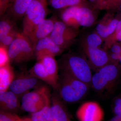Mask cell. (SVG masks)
<instances>
[{"label":"cell","instance_id":"cell-1","mask_svg":"<svg viewBox=\"0 0 121 121\" xmlns=\"http://www.w3.org/2000/svg\"><path fill=\"white\" fill-rule=\"evenodd\" d=\"M58 63L60 71L66 72L91 86L92 68L84 57L78 54L68 53L63 56Z\"/></svg>","mask_w":121,"mask_h":121},{"label":"cell","instance_id":"cell-2","mask_svg":"<svg viewBox=\"0 0 121 121\" xmlns=\"http://www.w3.org/2000/svg\"><path fill=\"white\" fill-rule=\"evenodd\" d=\"M90 86L69 74L60 71L56 91L63 101L74 103L85 97Z\"/></svg>","mask_w":121,"mask_h":121},{"label":"cell","instance_id":"cell-3","mask_svg":"<svg viewBox=\"0 0 121 121\" xmlns=\"http://www.w3.org/2000/svg\"><path fill=\"white\" fill-rule=\"evenodd\" d=\"M120 70L114 62H111L99 68L93 75L91 86L98 94L102 96L109 95L117 86Z\"/></svg>","mask_w":121,"mask_h":121},{"label":"cell","instance_id":"cell-4","mask_svg":"<svg viewBox=\"0 0 121 121\" xmlns=\"http://www.w3.org/2000/svg\"><path fill=\"white\" fill-rule=\"evenodd\" d=\"M10 62L19 64L28 62L35 56L34 47L28 37L19 33L8 48Z\"/></svg>","mask_w":121,"mask_h":121},{"label":"cell","instance_id":"cell-5","mask_svg":"<svg viewBox=\"0 0 121 121\" xmlns=\"http://www.w3.org/2000/svg\"><path fill=\"white\" fill-rule=\"evenodd\" d=\"M47 7L46 0H33L23 17V35L28 37L36 26L45 19Z\"/></svg>","mask_w":121,"mask_h":121},{"label":"cell","instance_id":"cell-6","mask_svg":"<svg viewBox=\"0 0 121 121\" xmlns=\"http://www.w3.org/2000/svg\"><path fill=\"white\" fill-rule=\"evenodd\" d=\"M51 97L48 87L46 86H41L22 96L21 108L26 112L31 113L35 112L51 102Z\"/></svg>","mask_w":121,"mask_h":121},{"label":"cell","instance_id":"cell-7","mask_svg":"<svg viewBox=\"0 0 121 121\" xmlns=\"http://www.w3.org/2000/svg\"><path fill=\"white\" fill-rule=\"evenodd\" d=\"M76 28L67 26L57 20L49 37L63 50L72 43L77 35Z\"/></svg>","mask_w":121,"mask_h":121},{"label":"cell","instance_id":"cell-8","mask_svg":"<svg viewBox=\"0 0 121 121\" xmlns=\"http://www.w3.org/2000/svg\"><path fill=\"white\" fill-rule=\"evenodd\" d=\"M40 86L39 79L27 72L15 76L9 89L19 98L29 92L31 89H36Z\"/></svg>","mask_w":121,"mask_h":121},{"label":"cell","instance_id":"cell-9","mask_svg":"<svg viewBox=\"0 0 121 121\" xmlns=\"http://www.w3.org/2000/svg\"><path fill=\"white\" fill-rule=\"evenodd\" d=\"M76 116L79 121H102L104 112L97 103L89 101L84 103L78 108Z\"/></svg>","mask_w":121,"mask_h":121},{"label":"cell","instance_id":"cell-10","mask_svg":"<svg viewBox=\"0 0 121 121\" xmlns=\"http://www.w3.org/2000/svg\"><path fill=\"white\" fill-rule=\"evenodd\" d=\"M34 47L35 56L38 61L44 56L58 55L63 51L49 36L39 40Z\"/></svg>","mask_w":121,"mask_h":121},{"label":"cell","instance_id":"cell-11","mask_svg":"<svg viewBox=\"0 0 121 121\" xmlns=\"http://www.w3.org/2000/svg\"><path fill=\"white\" fill-rule=\"evenodd\" d=\"M85 52L91 68L95 71L107 64L112 62L110 56L107 52L99 47H86Z\"/></svg>","mask_w":121,"mask_h":121},{"label":"cell","instance_id":"cell-12","mask_svg":"<svg viewBox=\"0 0 121 121\" xmlns=\"http://www.w3.org/2000/svg\"><path fill=\"white\" fill-rule=\"evenodd\" d=\"M48 121H71L58 91L54 90L51 97L50 117Z\"/></svg>","mask_w":121,"mask_h":121},{"label":"cell","instance_id":"cell-13","mask_svg":"<svg viewBox=\"0 0 121 121\" xmlns=\"http://www.w3.org/2000/svg\"><path fill=\"white\" fill-rule=\"evenodd\" d=\"M56 20V18L53 17L45 19L36 26L28 37L34 47L39 40L50 35Z\"/></svg>","mask_w":121,"mask_h":121},{"label":"cell","instance_id":"cell-14","mask_svg":"<svg viewBox=\"0 0 121 121\" xmlns=\"http://www.w3.org/2000/svg\"><path fill=\"white\" fill-rule=\"evenodd\" d=\"M33 0H13L5 14L15 22L23 17Z\"/></svg>","mask_w":121,"mask_h":121},{"label":"cell","instance_id":"cell-15","mask_svg":"<svg viewBox=\"0 0 121 121\" xmlns=\"http://www.w3.org/2000/svg\"><path fill=\"white\" fill-rule=\"evenodd\" d=\"M20 107L19 97L11 91L0 92V110L16 113Z\"/></svg>","mask_w":121,"mask_h":121},{"label":"cell","instance_id":"cell-16","mask_svg":"<svg viewBox=\"0 0 121 121\" xmlns=\"http://www.w3.org/2000/svg\"><path fill=\"white\" fill-rule=\"evenodd\" d=\"M40 60L42 62L46 68L48 75L54 84L55 90H56L59 78L58 62L55 59V56H44Z\"/></svg>","mask_w":121,"mask_h":121},{"label":"cell","instance_id":"cell-17","mask_svg":"<svg viewBox=\"0 0 121 121\" xmlns=\"http://www.w3.org/2000/svg\"><path fill=\"white\" fill-rule=\"evenodd\" d=\"M28 73L31 75L42 80L49 85L55 90L54 84L48 75L46 68L40 60H39L28 71Z\"/></svg>","mask_w":121,"mask_h":121},{"label":"cell","instance_id":"cell-18","mask_svg":"<svg viewBox=\"0 0 121 121\" xmlns=\"http://www.w3.org/2000/svg\"><path fill=\"white\" fill-rule=\"evenodd\" d=\"M15 76L9 63L0 67V92L8 91Z\"/></svg>","mask_w":121,"mask_h":121},{"label":"cell","instance_id":"cell-19","mask_svg":"<svg viewBox=\"0 0 121 121\" xmlns=\"http://www.w3.org/2000/svg\"><path fill=\"white\" fill-rule=\"evenodd\" d=\"M76 17L79 26L89 27L92 26L95 21L94 17L90 9L84 7H78Z\"/></svg>","mask_w":121,"mask_h":121},{"label":"cell","instance_id":"cell-20","mask_svg":"<svg viewBox=\"0 0 121 121\" xmlns=\"http://www.w3.org/2000/svg\"><path fill=\"white\" fill-rule=\"evenodd\" d=\"M77 6H71L66 9L63 12L61 15V18L64 23L67 26L77 29L78 25L76 17Z\"/></svg>","mask_w":121,"mask_h":121},{"label":"cell","instance_id":"cell-21","mask_svg":"<svg viewBox=\"0 0 121 121\" xmlns=\"http://www.w3.org/2000/svg\"><path fill=\"white\" fill-rule=\"evenodd\" d=\"M15 29V22L5 14L1 16L0 22V40Z\"/></svg>","mask_w":121,"mask_h":121},{"label":"cell","instance_id":"cell-22","mask_svg":"<svg viewBox=\"0 0 121 121\" xmlns=\"http://www.w3.org/2000/svg\"><path fill=\"white\" fill-rule=\"evenodd\" d=\"M51 107V102L40 110L32 113L29 117L24 118L27 121H48L50 117Z\"/></svg>","mask_w":121,"mask_h":121},{"label":"cell","instance_id":"cell-23","mask_svg":"<svg viewBox=\"0 0 121 121\" xmlns=\"http://www.w3.org/2000/svg\"><path fill=\"white\" fill-rule=\"evenodd\" d=\"M0 121H26L24 118L21 117L16 114V113L0 110Z\"/></svg>","mask_w":121,"mask_h":121},{"label":"cell","instance_id":"cell-24","mask_svg":"<svg viewBox=\"0 0 121 121\" xmlns=\"http://www.w3.org/2000/svg\"><path fill=\"white\" fill-rule=\"evenodd\" d=\"M102 40V38L97 33H92L87 37V47H99L101 44Z\"/></svg>","mask_w":121,"mask_h":121},{"label":"cell","instance_id":"cell-25","mask_svg":"<svg viewBox=\"0 0 121 121\" xmlns=\"http://www.w3.org/2000/svg\"><path fill=\"white\" fill-rule=\"evenodd\" d=\"M19 33V32H18L16 29L13 30L4 38L0 40L1 46L8 48L9 46L16 39Z\"/></svg>","mask_w":121,"mask_h":121},{"label":"cell","instance_id":"cell-26","mask_svg":"<svg viewBox=\"0 0 121 121\" xmlns=\"http://www.w3.org/2000/svg\"><path fill=\"white\" fill-rule=\"evenodd\" d=\"M8 48L2 46L0 47V67L7 65L10 63Z\"/></svg>","mask_w":121,"mask_h":121},{"label":"cell","instance_id":"cell-27","mask_svg":"<svg viewBox=\"0 0 121 121\" xmlns=\"http://www.w3.org/2000/svg\"><path fill=\"white\" fill-rule=\"evenodd\" d=\"M96 30L97 33L101 38H106L110 35L107 25L99 24L96 27Z\"/></svg>","mask_w":121,"mask_h":121},{"label":"cell","instance_id":"cell-28","mask_svg":"<svg viewBox=\"0 0 121 121\" xmlns=\"http://www.w3.org/2000/svg\"><path fill=\"white\" fill-rule=\"evenodd\" d=\"M71 0H51V5L54 8H62L67 6H70Z\"/></svg>","mask_w":121,"mask_h":121},{"label":"cell","instance_id":"cell-29","mask_svg":"<svg viewBox=\"0 0 121 121\" xmlns=\"http://www.w3.org/2000/svg\"><path fill=\"white\" fill-rule=\"evenodd\" d=\"M113 112L115 115H121V95L115 99L113 106Z\"/></svg>","mask_w":121,"mask_h":121},{"label":"cell","instance_id":"cell-30","mask_svg":"<svg viewBox=\"0 0 121 121\" xmlns=\"http://www.w3.org/2000/svg\"><path fill=\"white\" fill-rule=\"evenodd\" d=\"M13 0H0V15H4L7 11L9 5Z\"/></svg>","mask_w":121,"mask_h":121},{"label":"cell","instance_id":"cell-31","mask_svg":"<svg viewBox=\"0 0 121 121\" xmlns=\"http://www.w3.org/2000/svg\"><path fill=\"white\" fill-rule=\"evenodd\" d=\"M118 21H119L116 19H114L110 21L109 23L107 24L110 35L114 32Z\"/></svg>","mask_w":121,"mask_h":121},{"label":"cell","instance_id":"cell-32","mask_svg":"<svg viewBox=\"0 0 121 121\" xmlns=\"http://www.w3.org/2000/svg\"><path fill=\"white\" fill-rule=\"evenodd\" d=\"M115 32L116 39L118 41H121V20L118 21Z\"/></svg>","mask_w":121,"mask_h":121},{"label":"cell","instance_id":"cell-33","mask_svg":"<svg viewBox=\"0 0 121 121\" xmlns=\"http://www.w3.org/2000/svg\"><path fill=\"white\" fill-rule=\"evenodd\" d=\"M111 50L113 53L121 54V47L119 45H114L111 48Z\"/></svg>","mask_w":121,"mask_h":121},{"label":"cell","instance_id":"cell-34","mask_svg":"<svg viewBox=\"0 0 121 121\" xmlns=\"http://www.w3.org/2000/svg\"><path fill=\"white\" fill-rule=\"evenodd\" d=\"M121 56V54H115V53H112L110 56V58L112 61L119 60Z\"/></svg>","mask_w":121,"mask_h":121},{"label":"cell","instance_id":"cell-35","mask_svg":"<svg viewBox=\"0 0 121 121\" xmlns=\"http://www.w3.org/2000/svg\"><path fill=\"white\" fill-rule=\"evenodd\" d=\"M109 121H121V115H115Z\"/></svg>","mask_w":121,"mask_h":121},{"label":"cell","instance_id":"cell-36","mask_svg":"<svg viewBox=\"0 0 121 121\" xmlns=\"http://www.w3.org/2000/svg\"><path fill=\"white\" fill-rule=\"evenodd\" d=\"M119 62H120V63H121V58H120L119 59Z\"/></svg>","mask_w":121,"mask_h":121},{"label":"cell","instance_id":"cell-37","mask_svg":"<svg viewBox=\"0 0 121 121\" xmlns=\"http://www.w3.org/2000/svg\"><path fill=\"white\" fill-rule=\"evenodd\" d=\"M90 0L91 1H94L95 0Z\"/></svg>","mask_w":121,"mask_h":121},{"label":"cell","instance_id":"cell-38","mask_svg":"<svg viewBox=\"0 0 121 121\" xmlns=\"http://www.w3.org/2000/svg\"><path fill=\"white\" fill-rule=\"evenodd\" d=\"M25 121H26V120H25Z\"/></svg>","mask_w":121,"mask_h":121},{"label":"cell","instance_id":"cell-39","mask_svg":"<svg viewBox=\"0 0 121 121\" xmlns=\"http://www.w3.org/2000/svg\"></svg>","mask_w":121,"mask_h":121},{"label":"cell","instance_id":"cell-40","mask_svg":"<svg viewBox=\"0 0 121 121\" xmlns=\"http://www.w3.org/2000/svg\"></svg>","mask_w":121,"mask_h":121}]
</instances>
